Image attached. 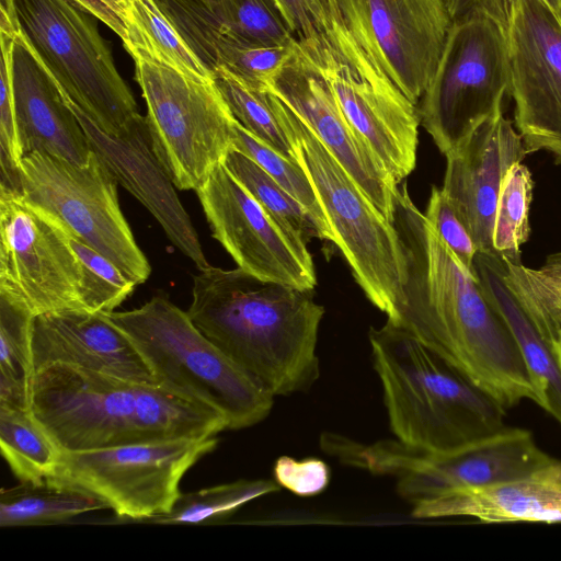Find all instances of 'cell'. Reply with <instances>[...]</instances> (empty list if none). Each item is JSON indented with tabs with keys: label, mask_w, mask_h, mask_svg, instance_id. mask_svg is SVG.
<instances>
[{
	"label": "cell",
	"mask_w": 561,
	"mask_h": 561,
	"mask_svg": "<svg viewBox=\"0 0 561 561\" xmlns=\"http://www.w3.org/2000/svg\"><path fill=\"white\" fill-rule=\"evenodd\" d=\"M392 224L404 278L388 319L507 410L536 394L507 324L400 183Z\"/></svg>",
	"instance_id": "cell-1"
},
{
	"label": "cell",
	"mask_w": 561,
	"mask_h": 561,
	"mask_svg": "<svg viewBox=\"0 0 561 561\" xmlns=\"http://www.w3.org/2000/svg\"><path fill=\"white\" fill-rule=\"evenodd\" d=\"M193 323L276 396L306 391L320 376L316 353L324 308L312 290L209 265L193 277Z\"/></svg>",
	"instance_id": "cell-2"
},
{
	"label": "cell",
	"mask_w": 561,
	"mask_h": 561,
	"mask_svg": "<svg viewBox=\"0 0 561 561\" xmlns=\"http://www.w3.org/2000/svg\"><path fill=\"white\" fill-rule=\"evenodd\" d=\"M30 411L61 451L205 438L228 430L216 410L162 383L65 364L33 374Z\"/></svg>",
	"instance_id": "cell-3"
},
{
	"label": "cell",
	"mask_w": 561,
	"mask_h": 561,
	"mask_svg": "<svg viewBox=\"0 0 561 561\" xmlns=\"http://www.w3.org/2000/svg\"><path fill=\"white\" fill-rule=\"evenodd\" d=\"M368 337L400 443L445 454L505 426V409L402 328L387 320Z\"/></svg>",
	"instance_id": "cell-4"
},
{
	"label": "cell",
	"mask_w": 561,
	"mask_h": 561,
	"mask_svg": "<svg viewBox=\"0 0 561 561\" xmlns=\"http://www.w3.org/2000/svg\"><path fill=\"white\" fill-rule=\"evenodd\" d=\"M133 342L156 380L220 413L228 430L262 422L274 396L233 363L167 295L104 313Z\"/></svg>",
	"instance_id": "cell-5"
},
{
	"label": "cell",
	"mask_w": 561,
	"mask_h": 561,
	"mask_svg": "<svg viewBox=\"0 0 561 561\" xmlns=\"http://www.w3.org/2000/svg\"><path fill=\"white\" fill-rule=\"evenodd\" d=\"M334 241L369 301L391 318L401 297L404 256L393 224L294 111L268 89Z\"/></svg>",
	"instance_id": "cell-6"
},
{
	"label": "cell",
	"mask_w": 561,
	"mask_h": 561,
	"mask_svg": "<svg viewBox=\"0 0 561 561\" xmlns=\"http://www.w3.org/2000/svg\"><path fill=\"white\" fill-rule=\"evenodd\" d=\"M327 451L347 465L391 474L399 494L412 505L457 490L538 477L561 463L530 431L506 426L445 454L422 451L398 439L364 445L336 434L329 438Z\"/></svg>",
	"instance_id": "cell-7"
},
{
	"label": "cell",
	"mask_w": 561,
	"mask_h": 561,
	"mask_svg": "<svg viewBox=\"0 0 561 561\" xmlns=\"http://www.w3.org/2000/svg\"><path fill=\"white\" fill-rule=\"evenodd\" d=\"M19 32L62 91L102 130L138 113L133 92L88 11L72 0H12Z\"/></svg>",
	"instance_id": "cell-8"
},
{
	"label": "cell",
	"mask_w": 561,
	"mask_h": 561,
	"mask_svg": "<svg viewBox=\"0 0 561 561\" xmlns=\"http://www.w3.org/2000/svg\"><path fill=\"white\" fill-rule=\"evenodd\" d=\"M133 59L152 149L176 188L196 191L232 147L236 118L215 80Z\"/></svg>",
	"instance_id": "cell-9"
},
{
	"label": "cell",
	"mask_w": 561,
	"mask_h": 561,
	"mask_svg": "<svg viewBox=\"0 0 561 561\" xmlns=\"http://www.w3.org/2000/svg\"><path fill=\"white\" fill-rule=\"evenodd\" d=\"M298 44L329 82L347 121L400 184L416 163L421 124L416 104L357 44L341 20Z\"/></svg>",
	"instance_id": "cell-10"
},
{
	"label": "cell",
	"mask_w": 561,
	"mask_h": 561,
	"mask_svg": "<svg viewBox=\"0 0 561 561\" xmlns=\"http://www.w3.org/2000/svg\"><path fill=\"white\" fill-rule=\"evenodd\" d=\"M19 193L136 285L149 278L151 267L121 209L117 182L93 151L85 164L46 152L23 157Z\"/></svg>",
	"instance_id": "cell-11"
},
{
	"label": "cell",
	"mask_w": 561,
	"mask_h": 561,
	"mask_svg": "<svg viewBox=\"0 0 561 561\" xmlns=\"http://www.w3.org/2000/svg\"><path fill=\"white\" fill-rule=\"evenodd\" d=\"M510 85L506 33L485 16L453 23L435 73L419 101L421 125L446 156L503 108Z\"/></svg>",
	"instance_id": "cell-12"
},
{
	"label": "cell",
	"mask_w": 561,
	"mask_h": 561,
	"mask_svg": "<svg viewBox=\"0 0 561 561\" xmlns=\"http://www.w3.org/2000/svg\"><path fill=\"white\" fill-rule=\"evenodd\" d=\"M217 444L213 436L62 451L50 478L99 496L121 519L144 523L171 511L183 476Z\"/></svg>",
	"instance_id": "cell-13"
},
{
	"label": "cell",
	"mask_w": 561,
	"mask_h": 561,
	"mask_svg": "<svg viewBox=\"0 0 561 561\" xmlns=\"http://www.w3.org/2000/svg\"><path fill=\"white\" fill-rule=\"evenodd\" d=\"M82 264L67 231L0 186V296L36 317L84 309Z\"/></svg>",
	"instance_id": "cell-14"
},
{
	"label": "cell",
	"mask_w": 561,
	"mask_h": 561,
	"mask_svg": "<svg viewBox=\"0 0 561 561\" xmlns=\"http://www.w3.org/2000/svg\"><path fill=\"white\" fill-rule=\"evenodd\" d=\"M335 4L346 31L417 104L453 24L444 0H335Z\"/></svg>",
	"instance_id": "cell-15"
},
{
	"label": "cell",
	"mask_w": 561,
	"mask_h": 561,
	"mask_svg": "<svg viewBox=\"0 0 561 561\" xmlns=\"http://www.w3.org/2000/svg\"><path fill=\"white\" fill-rule=\"evenodd\" d=\"M195 192L213 237L239 268L263 280L313 289L307 244L289 234L222 162Z\"/></svg>",
	"instance_id": "cell-16"
},
{
	"label": "cell",
	"mask_w": 561,
	"mask_h": 561,
	"mask_svg": "<svg viewBox=\"0 0 561 561\" xmlns=\"http://www.w3.org/2000/svg\"><path fill=\"white\" fill-rule=\"evenodd\" d=\"M507 43L514 126L528 154L561 163V23L543 0H518Z\"/></svg>",
	"instance_id": "cell-17"
},
{
	"label": "cell",
	"mask_w": 561,
	"mask_h": 561,
	"mask_svg": "<svg viewBox=\"0 0 561 561\" xmlns=\"http://www.w3.org/2000/svg\"><path fill=\"white\" fill-rule=\"evenodd\" d=\"M266 88L294 111L392 222L399 184L347 121L329 82L298 41Z\"/></svg>",
	"instance_id": "cell-18"
},
{
	"label": "cell",
	"mask_w": 561,
	"mask_h": 561,
	"mask_svg": "<svg viewBox=\"0 0 561 561\" xmlns=\"http://www.w3.org/2000/svg\"><path fill=\"white\" fill-rule=\"evenodd\" d=\"M64 94L84 130L91 150L117 184L150 211L172 244L198 270L208 267L210 264L193 222L178 197L175 185L152 149L146 117L137 113L119 134L111 135Z\"/></svg>",
	"instance_id": "cell-19"
},
{
	"label": "cell",
	"mask_w": 561,
	"mask_h": 561,
	"mask_svg": "<svg viewBox=\"0 0 561 561\" xmlns=\"http://www.w3.org/2000/svg\"><path fill=\"white\" fill-rule=\"evenodd\" d=\"M527 156L522 136L504 117L503 108L445 156L442 188L467 224L478 252L494 254L492 233L501 185L511 167Z\"/></svg>",
	"instance_id": "cell-20"
},
{
	"label": "cell",
	"mask_w": 561,
	"mask_h": 561,
	"mask_svg": "<svg viewBox=\"0 0 561 561\" xmlns=\"http://www.w3.org/2000/svg\"><path fill=\"white\" fill-rule=\"evenodd\" d=\"M31 362L33 374L50 364H65L124 379L158 382L124 332L104 313L83 309L34 317Z\"/></svg>",
	"instance_id": "cell-21"
},
{
	"label": "cell",
	"mask_w": 561,
	"mask_h": 561,
	"mask_svg": "<svg viewBox=\"0 0 561 561\" xmlns=\"http://www.w3.org/2000/svg\"><path fill=\"white\" fill-rule=\"evenodd\" d=\"M12 73L22 157L46 152L85 164L92 150L84 130L64 91L20 32L13 46Z\"/></svg>",
	"instance_id": "cell-22"
},
{
	"label": "cell",
	"mask_w": 561,
	"mask_h": 561,
	"mask_svg": "<svg viewBox=\"0 0 561 561\" xmlns=\"http://www.w3.org/2000/svg\"><path fill=\"white\" fill-rule=\"evenodd\" d=\"M416 518L470 517L483 523H561V463L513 482L462 489L413 504Z\"/></svg>",
	"instance_id": "cell-23"
},
{
	"label": "cell",
	"mask_w": 561,
	"mask_h": 561,
	"mask_svg": "<svg viewBox=\"0 0 561 561\" xmlns=\"http://www.w3.org/2000/svg\"><path fill=\"white\" fill-rule=\"evenodd\" d=\"M185 42L209 34L270 45L297 38L275 0H156Z\"/></svg>",
	"instance_id": "cell-24"
},
{
	"label": "cell",
	"mask_w": 561,
	"mask_h": 561,
	"mask_svg": "<svg viewBox=\"0 0 561 561\" xmlns=\"http://www.w3.org/2000/svg\"><path fill=\"white\" fill-rule=\"evenodd\" d=\"M504 268V261L500 256L477 253L476 274L519 347L535 390V403L561 425V368L551 347L505 282Z\"/></svg>",
	"instance_id": "cell-25"
},
{
	"label": "cell",
	"mask_w": 561,
	"mask_h": 561,
	"mask_svg": "<svg viewBox=\"0 0 561 561\" xmlns=\"http://www.w3.org/2000/svg\"><path fill=\"white\" fill-rule=\"evenodd\" d=\"M110 508L99 496L48 478L21 482L0 493V526L21 527L61 524L81 514Z\"/></svg>",
	"instance_id": "cell-26"
},
{
	"label": "cell",
	"mask_w": 561,
	"mask_h": 561,
	"mask_svg": "<svg viewBox=\"0 0 561 561\" xmlns=\"http://www.w3.org/2000/svg\"><path fill=\"white\" fill-rule=\"evenodd\" d=\"M126 23L125 49L133 58L151 59L192 78L214 80L156 0H128Z\"/></svg>",
	"instance_id": "cell-27"
},
{
	"label": "cell",
	"mask_w": 561,
	"mask_h": 561,
	"mask_svg": "<svg viewBox=\"0 0 561 561\" xmlns=\"http://www.w3.org/2000/svg\"><path fill=\"white\" fill-rule=\"evenodd\" d=\"M0 448L21 482L53 477L62 451L30 410L0 404Z\"/></svg>",
	"instance_id": "cell-28"
},
{
	"label": "cell",
	"mask_w": 561,
	"mask_h": 561,
	"mask_svg": "<svg viewBox=\"0 0 561 561\" xmlns=\"http://www.w3.org/2000/svg\"><path fill=\"white\" fill-rule=\"evenodd\" d=\"M222 163L289 234L306 244L313 238L334 241L328 227L243 152L231 147Z\"/></svg>",
	"instance_id": "cell-29"
},
{
	"label": "cell",
	"mask_w": 561,
	"mask_h": 561,
	"mask_svg": "<svg viewBox=\"0 0 561 561\" xmlns=\"http://www.w3.org/2000/svg\"><path fill=\"white\" fill-rule=\"evenodd\" d=\"M503 261L505 282L551 347L561 331V252L548 255L537 268Z\"/></svg>",
	"instance_id": "cell-30"
},
{
	"label": "cell",
	"mask_w": 561,
	"mask_h": 561,
	"mask_svg": "<svg viewBox=\"0 0 561 561\" xmlns=\"http://www.w3.org/2000/svg\"><path fill=\"white\" fill-rule=\"evenodd\" d=\"M275 480H238L195 492L181 493L170 512L149 517L144 523L167 525H208L218 523L242 505L279 491Z\"/></svg>",
	"instance_id": "cell-31"
},
{
	"label": "cell",
	"mask_w": 561,
	"mask_h": 561,
	"mask_svg": "<svg viewBox=\"0 0 561 561\" xmlns=\"http://www.w3.org/2000/svg\"><path fill=\"white\" fill-rule=\"evenodd\" d=\"M34 316L0 296V404L30 410Z\"/></svg>",
	"instance_id": "cell-32"
},
{
	"label": "cell",
	"mask_w": 561,
	"mask_h": 561,
	"mask_svg": "<svg viewBox=\"0 0 561 561\" xmlns=\"http://www.w3.org/2000/svg\"><path fill=\"white\" fill-rule=\"evenodd\" d=\"M214 80L243 128L284 157L297 161L291 138L272 105L267 88L254 87L226 69L215 71Z\"/></svg>",
	"instance_id": "cell-33"
},
{
	"label": "cell",
	"mask_w": 561,
	"mask_h": 561,
	"mask_svg": "<svg viewBox=\"0 0 561 561\" xmlns=\"http://www.w3.org/2000/svg\"><path fill=\"white\" fill-rule=\"evenodd\" d=\"M534 180L528 167L515 163L501 185L492 233L494 254L511 263H520V248L530 234L529 208Z\"/></svg>",
	"instance_id": "cell-34"
},
{
	"label": "cell",
	"mask_w": 561,
	"mask_h": 561,
	"mask_svg": "<svg viewBox=\"0 0 561 561\" xmlns=\"http://www.w3.org/2000/svg\"><path fill=\"white\" fill-rule=\"evenodd\" d=\"M69 241L83 270L82 302L85 310L108 313L115 311L137 286L112 261L69 233Z\"/></svg>",
	"instance_id": "cell-35"
},
{
	"label": "cell",
	"mask_w": 561,
	"mask_h": 561,
	"mask_svg": "<svg viewBox=\"0 0 561 561\" xmlns=\"http://www.w3.org/2000/svg\"><path fill=\"white\" fill-rule=\"evenodd\" d=\"M232 147L257 163L283 188L299 201L322 225L330 229L311 181L298 160L293 161L284 157L250 134L237 121L234 124Z\"/></svg>",
	"instance_id": "cell-36"
},
{
	"label": "cell",
	"mask_w": 561,
	"mask_h": 561,
	"mask_svg": "<svg viewBox=\"0 0 561 561\" xmlns=\"http://www.w3.org/2000/svg\"><path fill=\"white\" fill-rule=\"evenodd\" d=\"M16 35L0 32V186L20 192V147L12 73V53Z\"/></svg>",
	"instance_id": "cell-37"
},
{
	"label": "cell",
	"mask_w": 561,
	"mask_h": 561,
	"mask_svg": "<svg viewBox=\"0 0 561 561\" xmlns=\"http://www.w3.org/2000/svg\"><path fill=\"white\" fill-rule=\"evenodd\" d=\"M424 215L461 265L477 276L474 270L477 245L467 224L443 188L435 186L432 188Z\"/></svg>",
	"instance_id": "cell-38"
},
{
	"label": "cell",
	"mask_w": 561,
	"mask_h": 561,
	"mask_svg": "<svg viewBox=\"0 0 561 561\" xmlns=\"http://www.w3.org/2000/svg\"><path fill=\"white\" fill-rule=\"evenodd\" d=\"M298 41L314 38L340 20L335 0H275Z\"/></svg>",
	"instance_id": "cell-39"
},
{
	"label": "cell",
	"mask_w": 561,
	"mask_h": 561,
	"mask_svg": "<svg viewBox=\"0 0 561 561\" xmlns=\"http://www.w3.org/2000/svg\"><path fill=\"white\" fill-rule=\"evenodd\" d=\"M274 480L299 496L321 493L330 482L328 465L318 458L296 460L289 456L279 457L274 465Z\"/></svg>",
	"instance_id": "cell-40"
},
{
	"label": "cell",
	"mask_w": 561,
	"mask_h": 561,
	"mask_svg": "<svg viewBox=\"0 0 561 561\" xmlns=\"http://www.w3.org/2000/svg\"><path fill=\"white\" fill-rule=\"evenodd\" d=\"M518 0H444L453 23L476 16L495 22L507 35Z\"/></svg>",
	"instance_id": "cell-41"
},
{
	"label": "cell",
	"mask_w": 561,
	"mask_h": 561,
	"mask_svg": "<svg viewBox=\"0 0 561 561\" xmlns=\"http://www.w3.org/2000/svg\"><path fill=\"white\" fill-rule=\"evenodd\" d=\"M108 26L123 42L128 43L127 4L128 0H72Z\"/></svg>",
	"instance_id": "cell-42"
},
{
	"label": "cell",
	"mask_w": 561,
	"mask_h": 561,
	"mask_svg": "<svg viewBox=\"0 0 561 561\" xmlns=\"http://www.w3.org/2000/svg\"><path fill=\"white\" fill-rule=\"evenodd\" d=\"M552 353L561 368V331L551 345Z\"/></svg>",
	"instance_id": "cell-43"
},
{
	"label": "cell",
	"mask_w": 561,
	"mask_h": 561,
	"mask_svg": "<svg viewBox=\"0 0 561 561\" xmlns=\"http://www.w3.org/2000/svg\"><path fill=\"white\" fill-rule=\"evenodd\" d=\"M550 8L551 10L557 14L558 10H559V5H560V0H543Z\"/></svg>",
	"instance_id": "cell-44"
},
{
	"label": "cell",
	"mask_w": 561,
	"mask_h": 561,
	"mask_svg": "<svg viewBox=\"0 0 561 561\" xmlns=\"http://www.w3.org/2000/svg\"><path fill=\"white\" fill-rule=\"evenodd\" d=\"M557 16H558V19H559V21H560V23H561V0H560L559 10H558V12H557Z\"/></svg>",
	"instance_id": "cell-45"
}]
</instances>
